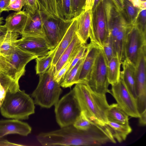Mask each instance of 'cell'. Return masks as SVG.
<instances>
[{"label":"cell","instance_id":"1","mask_svg":"<svg viewBox=\"0 0 146 146\" xmlns=\"http://www.w3.org/2000/svg\"><path fill=\"white\" fill-rule=\"evenodd\" d=\"M43 146H100L110 142L104 129L94 125L86 130L77 129L72 125L48 132H42L37 136Z\"/></svg>","mask_w":146,"mask_h":146},{"label":"cell","instance_id":"2","mask_svg":"<svg viewBox=\"0 0 146 146\" xmlns=\"http://www.w3.org/2000/svg\"><path fill=\"white\" fill-rule=\"evenodd\" d=\"M73 89L81 111L95 124L105 125L108 121L106 112L110 106L106 94L94 92L88 84H76Z\"/></svg>","mask_w":146,"mask_h":146},{"label":"cell","instance_id":"3","mask_svg":"<svg viewBox=\"0 0 146 146\" xmlns=\"http://www.w3.org/2000/svg\"><path fill=\"white\" fill-rule=\"evenodd\" d=\"M35 103L24 90L8 91L0 108L1 115L7 118L28 119L35 112Z\"/></svg>","mask_w":146,"mask_h":146},{"label":"cell","instance_id":"4","mask_svg":"<svg viewBox=\"0 0 146 146\" xmlns=\"http://www.w3.org/2000/svg\"><path fill=\"white\" fill-rule=\"evenodd\" d=\"M55 66L51 64L45 72L39 74V81L31 96L35 104L42 108H50L58 101L62 90L54 78Z\"/></svg>","mask_w":146,"mask_h":146},{"label":"cell","instance_id":"5","mask_svg":"<svg viewBox=\"0 0 146 146\" xmlns=\"http://www.w3.org/2000/svg\"><path fill=\"white\" fill-rule=\"evenodd\" d=\"M36 57L17 46L10 54L0 55V72L19 82L20 79L25 74L26 65Z\"/></svg>","mask_w":146,"mask_h":146},{"label":"cell","instance_id":"6","mask_svg":"<svg viewBox=\"0 0 146 146\" xmlns=\"http://www.w3.org/2000/svg\"><path fill=\"white\" fill-rule=\"evenodd\" d=\"M54 106L56 121L61 128L72 125L81 112L73 89Z\"/></svg>","mask_w":146,"mask_h":146},{"label":"cell","instance_id":"7","mask_svg":"<svg viewBox=\"0 0 146 146\" xmlns=\"http://www.w3.org/2000/svg\"><path fill=\"white\" fill-rule=\"evenodd\" d=\"M146 45V34L135 25H128L124 45V59L135 66L139 55Z\"/></svg>","mask_w":146,"mask_h":146},{"label":"cell","instance_id":"8","mask_svg":"<svg viewBox=\"0 0 146 146\" xmlns=\"http://www.w3.org/2000/svg\"><path fill=\"white\" fill-rule=\"evenodd\" d=\"M88 84L94 92L102 94H111L108 88L107 62L102 48L92 68Z\"/></svg>","mask_w":146,"mask_h":146},{"label":"cell","instance_id":"9","mask_svg":"<svg viewBox=\"0 0 146 146\" xmlns=\"http://www.w3.org/2000/svg\"><path fill=\"white\" fill-rule=\"evenodd\" d=\"M103 1L100 2L94 9L92 10L89 37L90 42L102 48L109 35Z\"/></svg>","mask_w":146,"mask_h":146},{"label":"cell","instance_id":"10","mask_svg":"<svg viewBox=\"0 0 146 146\" xmlns=\"http://www.w3.org/2000/svg\"><path fill=\"white\" fill-rule=\"evenodd\" d=\"M44 37L51 50L56 48L65 34L73 19L65 22L48 17L43 13Z\"/></svg>","mask_w":146,"mask_h":146},{"label":"cell","instance_id":"11","mask_svg":"<svg viewBox=\"0 0 146 146\" xmlns=\"http://www.w3.org/2000/svg\"><path fill=\"white\" fill-rule=\"evenodd\" d=\"M111 86L110 94L119 107L128 116L139 118L140 115L138 110L136 100L123 81L120 78L117 83Z\"/></svg>","mask_w":146,"mask_h":146},{"label":"cell","instance_id":"12","mask_svg":"<svg viewBox=\"0 0 146 146\" xmlns=\"http://www.w3.org/2000/svg\"><path fill=\"white\" fill-rule=\"evenodd\" d=\"M146 49L141 52L135 66L136 102L140 114L146 110Z\"/></svg>","mask_w":146,"mask_h":146},{"label":"cell","instance_id":"13","mask_svg":"<svg viewBox=\"0 0 146 146\" xmlns=\"http://www.w3.org/2000/svg\"><path fill=\"white\" fill-rule=\"evenodd\" d=\"M17 46L37 57L45 56L51 50L44 38L39 36H22L18 39Z\"/></svg>","mask_w":146,"mask_h":146},{"label":"cell","instance_id":"14","mask_svg":"<svg viewBox=\"0 0 146 146\" xmlns=\"http://www.w3.org/2000/svg\"><path fill=\"white\" fill-rule=\"evenodd\" d=\"M102 48L91 42L87 45L86 54L81 68L78 84H88L90 74Z\"/></svg>","mask_w":146,"mask_h":146},{"label":"cell","instance_id":"15","mask_svg":"<svg viewBox=\"0 0 146 146\" xmlns=\"http://www.w3.org/2000/svg\"><path fill=\"white\" fill-rule=\"evenodd\" d=\"M32 130L27 123L13 119L0 120V138L8 134H16L27 136Z\"/></svg>","mask_w":146,"mask_h":146},{"label":"cell","instance_id":"16","mask_svg":"<svg viewBox=\"0 0 146 146\" xmlns=\"http://www.w3.org/2000/svg\"><path fill=\"white\" fill-rule=\"evenodd\" d=\"M22 36H36L44 37L43 13L38 10L34 15L29 14Z\"/></svg>","mask_w":146,"mask_h":146},{"label":"cell","instance_id":"17","mask_svg":"<svg viewBox=\"0 0 146 146\" xmlns=\"http://www.w3.org/2000/svg\"><path fill=\"white\" fill-rule=\"evenodd\" d=\"M28 13L24 9L9 14L5 19L4 26L9 31L17 33L21 35L26 26Z\"/></svg>","mask_w":146,"mask_h":146},{"label":"cell","instance_id":"18","mask_svg":"<svg viewBox=\"0 0 146 146\" xmlns=\"http://www.w3.org/2000/svg\"><path fill=\"white\" fill-rule=\"evenodd\" d=\"M78 16L73 19V21L67 31L56 47L52 64L55 66L61 55L69 46L76 33L78 28Z\"/></svg>","mask_w":146,"mask_h":146},{"label":"cell","instance_id":"19","mask_svg":"<svg viewBox=\"0 0 146 146\" xmlns=\"http://www.w3.org/2000/svg\"><path fill=\"white\" fill-rule=\"evenodd\" d=\"M121 64L122 70L120 72V78L136 100L135 66L126 59L121 61Z\"/></svg>","mask_w":146,"mask_h":146},{"label":"cell","instance_id":"20","mask_svg":"<svg viewBox=\"0 0 146 146\" xmlns=\"http://www.w3.org/2000/svg\"><path fill=\"white\" fill-rule=\"evenodd\" d=\"M92 10L82 12L78 16L76 33L83 43L86 44L89 37L91 23Z\"/></svg>","mask_w":146,"mask_h":146},{"label":"cell","instance_id":"21","mask_svg":"<svg viewBox=\"0 0 146 146\" xmlns=\"http://www.w3.org/2000/svg\"><path fill=\"white\" fill-rule=\"evenodd\" d=\"M84 44L76 33L71 43L63 52L55 65L54 76L68 61L75 51Z\"/></svg>","mask_w":146,"mask_h":146},{"label":"cell","instance_id":"22","mask_svg":"<svg viewBox=\"0 0 146 146\" xmlns=\"http://www.w3.org/2000/svg\"><path fill=\"white\" fill-rule=\"evenodd\" d=\"M39 11L46 16L64 21H69L61 16L59 12L56 0H36Z\"/></svg>","mask_w":146,"mask_h":146},{"label":"cell","instance_id":"23","mask_svg":"<svg viewBox=\"0 0 146 146\" xmlns=\"http://www.w3.org/2000/svg\"><path fill=\"white\" fill-rule=\"evenodd\" d=\"M109 128L113 137L119 143L125 141L132 131L129 124H123L108 121L106 124Z\"/></svg>","mask_w":146,"mask_h":146},{"label":"cell","instance_id":"24","mask_svg":"<svg viewBox=\"0 0 146 146\" xmlns=\"http://www.w3.org/2000/svg\"><path fill=\"white\" fill-rule=\"evenodd\" d=\"M86 54V50L83 57L72 68L67 75L60 81V84L64 88H70L78 83L79 75Z\"/></svg>","mask_w":146,"mask_h":146},{"label":"cell","instance_id":"25","mask_svg":"<svg viewBox=\"0 0 146 146\" xmlns=\"http://www.w3.org/2000/svg\"><path fill=\"white\" fill-rule=\"evenodd\" d=\"M121 62L117 54L107 63V74L108 82L112 85L120 79Z\"/></svg>","mask_w":146,"mask_h":146},{"label":"cell","instance_id":"26","mask_svg":"<svg viewBox=\"0 0 146 146\" xmlns=\"http://www.w3.org/2000/svg\"><path fill=\"white\" fill-rule=\"evenodd\" d=\"M106 115L108 121L123 124H129V116L117 103H113L110 105L106 111Z\"/></svg>","mask_w":146,"mask_h":146},{"label":"cell","instance_id":"27","mask_svg":"<svg viewBox=\"0 0 146 146\" xmlns=\"http://www.w3.org/2000/svg\"><path fill=\"white\" fill-rule=\"evenodd\" d=\"M20 34L7 31L4 39L0 45V55L5 56L11 53L17 46Z\"/></svg>","mask_w":146,"mask_h":146},{"label":"cell","instance_id":"28","mask_svg":"<svg viewBox=\"0 0 146 146\" xmlns=\"http://www.w3.org/2000/svg\"><path fill=\"white\" fill-rule=\"evenodd\" d=\"M56 48L50 50L46 55L36 58L35 67L37 74H40L46 72L52 64Z\"/></svg>","mask_w":146,"mask_h":146},{"label":"cell","instance_id":"29","mask_svg":"<svg viewBox=\"0 0 146 146\" xmlns=\"http://www.w3.org/2000/svg\"><path fill=\"white\" fill-rule=\"evenodd\" d=\"M124 8L122 13L127 23L134 25L141 10L134 7L129 0H123Z\"/></svg>","mask_w":146,"mask_h":146},{"label":"cell","instance_id":"30","mask_svg":"<svg viewBox=\"0 0 146 146\" xmlns=\"http://www.w3.org/2000/svg\"><path fill=\"white\" fill-rule=\"evenodd\" d=\"M94 125L96 124L89 120L82 111L73 124L76 128L82 130H87Z\"/></svg>","mask_w":146,"mask_h":146},{"label":"cell","instance_id":"31","mask_svg":"<svg viewBox=\"0 0 146 146\" xmlns=\"http://www.w3.org/2000/svg\"><path fill=\"white\" fill-rule=\"evenodd\" d=\"M107 63L116 54L114 51L112 42L109 35L102 48Z\"/></svg>","mask_w":146,"mask_h":146},{"label":"cell","instance_id":"32","mask_svg":"<svg viewBox=\"0 0 146 146\" xmlns=\"http://www.w3.org/2000/svg\"><path fill=\"white\" fill-rule=\"evenodd\" d=\"M86 0H71L72 14L75 18L84 11Z\"/></svg>","mask_w":146,"mask_h":146},{"label":"cell","instance_id":"33","mask_svg":"<svg viewBox=\"0 0 146 146\" xmlns=\"http://www.w3.org/2000/svg\"><path fill=\"white\" fill-rule=\"evenodd\" d=\"M146 8L141 9L134 25L144 33H146Z\"/></svg>","mask_w":146,"mask_h":146},{"label":"cell","instance_id":"34","mask_svg":"<svg viewBox=\"0 0 146 146\" xmlns=\"http://www.w3.org/2000/svg\"><path fill=\"white\" fill-rule=\"evenodd\" d=\"M63 14L66 20H70L74 18L72 9L71 0H62Z\"/></svg>","mask_w":146,"mask_h":146},{"label":"cell","instance_id":"35","mask_svg":"<svg viewBox=\"0 0 146 146\" xmlns=\"http://www.w3.org/2000/svg\"><path fill=\"white\" fill-rule=\"evenodd\" d=\"M25 3V0H11L9 5L4 11L13 10L16 12L20 11L24 6Z\"/></svg>","mask_w":146,"mask_h":146},{"label":"cell","instance_id":"36","mask_svg":"<svg viewBox=\"0 0 146 146\" xmlns=\"http://www.w3.org/2000/svg\"><path fill=\"white\" fill-rule=\"evenodd\" d=\"M24 9L30 15H34L38 10L36 0H25Z\"/></svg>","mask_w":146,"mask_h":146},{"label":"cell","instance_id":"37","mask_svg":"<svg viewBox=\"0 0 146 146\" xmlns=\"http://www.w3.org/2000/svg\"><path fill=\"white\" fill-rule=\"evenodd\" d=\"M87 48V45L84 44L82 46L76 55L74 59L71 63L68 69L67 70L65 74H64L62 79L67 75L69 72L72 68L76 65V64L77 63L78 61L83 57L86 51Z\"/></svg>","mask_w":146,"mask_h":146},{"label":"cell","instance_id":"38","mask_svg":"<svg viewBox=\"0 0 146 146\" xmlns=\"http://www.w3.org/2000/svg\"><path fill=\"white\" fill-rule=\"evenodd\" d=\"M72 62L68 61L54 76V79L57 83L60 84L61 80L68 69Z\"/></svg>","mask_w":146,"mask_h":146},{"label":"cell","instance_id":"39","mask_svg":"<svg viewBox=\"0 0 146 146\" xmlns=\"http://www.w3.org/2000/svg\"><path fill=\"white\" fill-rule=\"evenodd\" d=\"M12 81L11 78L5 73L0 72V82L3 86L9 84Z\"/></svg>","mask_w":146,"mask_h":146},{"label":"cell","instance_id":"40","mask_svg":"<svg viewBox=\"0 0 146 146\" xmlns=\"http://www.w3.org/2000/svg\"><path fill=\"white\" fill-rule=\"evenodd\" d=\"M7 91L8 90L2 85L0 82V108Z\"/></svg>","mask_w":146,"mask_h":146},{"label":"cell","instance_id":"41","mask_svg":"<svg viewBox=\"0 0 146 146\" xmlns=\"http://www.w3.org/2000/svg\"><path fill=\"white\" fill-rule=\"evenodd\" d=\"M117 9L120 11H123L124 8L123 0H111Z\"/></svg>","mask_w":146,"mask_h":146},{"label":"cell","instance_id":"42","mask_svg":"<svg viewBox=\"0 0 146 146\" xmlns=\"http://www.w3.org/2000/svg\"><path fill=\"white\" fill-rule=\"evenodd\" d=\"M139 123L140 125L145 126L146 124V110L140 114Z\"/></svg>","mask_w":146,"mask_h":146},{"label":"cell","instance_id":"43","mask_svg":"<svg viewBox=\"0 0 146 146\" xmlns=\"http://www.w3.org/2000/svg\"><path fill=\"white\" fill-rule=\"evenodd\" d=\"M11 0H0V13H1L9 5Z\"/></svg>","mask_w":146,"mask_h":146},{"label":"cell","instance_id":"44","mask_svg":"<svg viewBox=\"0 0 146 146\" xmlns=\"http://www.w3.org/2000/svg\"><path fill=\"white\" fill-rule=\"evenodd\" d=\"M22 145L13 143L6 140L0 139V146H20Z\"/></svg>","mask_w":146,"mask_h":146},{"label":"cell","instance_id":"45","mask_svg":"<svg viewBox=\"0 0 146 146\" xmlns=\"http://www.w3.org/2000/svg\"><path fill=\"white\" fill-rule=\"evenodd\" d=\"M94 0H86L84 11L92 10Z\"/></svg>","mask_w":146,"mask_h":146},{"label":"cell","instance_id":"46","mask_svg":"<svg viewBox=\"0 0 146 146\" xmlns=\"http://www.w3.org/2000/svg\"><path fill=\"white\" fill-rule=\"evenodd\" d=\"M56 1L59 12L61 16L66 19L64 18L62 10V0H56Z\"/></svg>","mask_w":146,"mask_h":146},{"label":"cell","instance_id":"47","mask_svg":"<svg viewBox=\"0 0 146 146\" xmlns=\"http://www.w3.org/2000/svg\"><path fill=\"white\" fill-rule=\"evenodd\" d=\"M130 1L133 6L136 7L140 9H141V5L143 1L140 0H129Z\"/></svg>","mask_w":146,"mask_h":146},{"label":"cell","instance_id":"48","mask_svg":"<svg viewBox=\"0 0 146 146\" xmlns=\"http://www.w3.org/2000/svg\"><path fill=\"white\" fill-rule=\"evenodd\" d=\"M7 31V29L3 25H0V36L5 34Z\"/></svg>","mask_w":146,"mask_h":146},{"label":"cell","instance_id":"49","mask_svg":"<svg viewBox=\"0 0 146 146\" xmlns=\"http://www.w3.org/2000/svg\"><path fill=\"white\" fill-rule=\"evenodd\" d=\"M103 0H94L92 10L94 9L98 4L101 1H103Z\"/></svg>","mask_w":146,"mask_h":146},{"label":"cell","instance_id":"50","mask_svg":"<svg viewBox=\"0 0 146 146\" xmlns=\"http://www.w3.org/2000/svg\"><path fill=\"white\" fill-rule=\"evenodd\" d=\"M146 1L142 2L141 5V9L143 8H146Z\"/></svg>","mask_w":146,"mask_h":146},{"label":"cell","instance_id":"51","mask_svg":"<svg viewBox=\"0 0 146 146\" xmlns=\"http://www.w3.org/2000/svg\"><path fill=\"white\" fill-rule=\"evenodd\" d=\"M1 13H0V25H1L3 23V20H4L3 17H1Z\"/></svg>","mask_w":146,"mask_h":146},{"label":"cell","instance_id":"52","mask_svg":"<svg viewBox=\"0 0 146 146\" xmlns=\"http://www.w3.org/2000/svg\"><path fill=\"white\" fill-rule=\"evenodd\" d=\"M142 1H146V0H140Z\"/></svg>","mask_w":146,"mask_h":146}]
</instances>
